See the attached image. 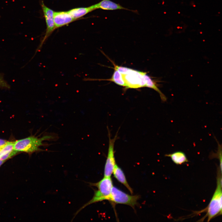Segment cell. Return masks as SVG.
<instances>
[{
	"instance_id": "6da1fadb",
	"label": "cell",
	"mask_w": 222,
	"mask_h": 222,
	"mask_svg": "<svg viewBox=\"0 0 222 222\" xmlns=\"http://www.w3.org/2000/svg\"><path fill=\"white\" fill-rule=\"evenodd\" d=\"M91 185L97 187V190L95 191L92 198L81 208L76 212L75 215L88 205L104 200H109L113 186L110 177H104L99 182L95 183H91Z\"/></svg>"
},
{
	"instance_id": "7a4b0ae2",
	"label": "cell",
	"mask_w": 222,
	"mask_h": 222,
	"mask_svg": "<svg viewBox=\"0 0 222 222\" xmlns=\"http://www.w3.org/2000/svg\"><path fill=\"white\" fill-rule=\"evenodd\" d=\"M218 172L217 187L207 208L206 216L208 221L218 215L222 214V172L220 169Z\"/></svg>"
},
{
	"instance_id": "3957f363",
	"label": "cell",
	"mask_w": 222,
	"mask_h": 222,
	"mask_svg": "<svg viewBox=\"0 0 222 222\" xmlns=\"http://www.w3.org/2000/svg\"><path fill=\"white\" fill-rule=\"evenodd\" d=\"M54 138L52 135H46L38 138L34 136L17 140L14 142V150L18 151L32 153L40 150V146L43 145V142Z\"/></svg>"
},
{
	"instance_id": "277c9868",
	"label": "cell",
	"mask_w": 222,
	"mask_h": 222,
	"mask_svg": "<svg viewBox=\"0 0 222 222\" xmlns=\"http://www.w3.org/2000/svg\"><path fill=\"white\" fill-rule=\"evenodd\" d=\"M140 198L139 195H129L113 186L108 200L116 204L127 205L134 209Z\"/></svg>"
},
{
	"instance_id": "5b68a950",
	"label": "cell",
	"mask_w": 222,
	"mask_h": 222,
	"mask_svg": "<svg viewBox=\"0 0 222 222\" xmlns=\"http://www.w3.org/2000/svg\"><path fill=\"white\" fill-rule=\"evenodd\" d=\"M146 73L130 68L126 74H122L126 88H138L145 87L144 75Z\"/></svg>"
},
{
	"instance_id": "8992f818",
	"label": "cell",
	"mask_w": 222,
	"mask_h": 222,
	"mask_svg": "<svg viewBox=\"0 0 222 222\" xmlns=\"http://www.w3.org/2000/svg\"><path fill=\"white\" fill-rule=\"evenodd\" d=\"M108 129L109 138V146L104 169V177H105L111 176L116 164L114 156V146L115 142L117 138V134H116L113 138L111 139L110 137V133L108 128Z\"/></svg>"
},
{
	"instance_id": "52a82bcc",
	"label": "cell",
	"mask_w": 222,
	"mask_h": 222,
	"mask_svg": "<svg viewBox=\"0 0 222 222\" xmlns=\"http://www.w3.org/2000/svg\"><path fill=\"white\" fill-rule=\"evenodd\" d=\"M41 6L46 23L47 29L45 36L37 49L36 52L41 49L46 39L55 28L54 20V11L45 6L43 2L42 3Z\"/></svg>"
},
{
	"instance_id": "ba28073f",
	"label": "cell",
	"mask_w": 222,
	"mask_h": 222,
	"mask_svg": "<svg viewBox=\"0 0 222 222\" xmlns=\"http://www.w3.org/2000/svg\"><path fill=\"white\" fill-rule=\"evenodd\" d=\"M53 17L55 28L60 27L74 20L68 11L54 12Z\"/></svg>"
},
{
	"instance_id": "9c48e42d",
	"label": "cell",
	"mask_w": 222,
	"mask_h": 222,
	"mask_svg": "<svg viewBox=\"0 0 222 222\" xmlns=\"http://www.w3.org/2000/svg\"><path fill=\"white\" fill-rule=\"evenodd\" d=\"M94 10L101 9L106 10L124 9L128 10L119 4L110 0H102L100 2L92 6Z\"/></svg>"
},
{
	"instance_id": "30bf717a",
	"label": "cell",
	"mask_w": 222,
	"mask_h": 222,
	"mask_svg": "<svg viewBox=\"0 0 222 222\" xmlns=\"http://www.w3.org/2000/svg\"><path fill=\"white\" fill-rule=\"evenodd\" d=\"M114 177L120 183L123 184L130 192L133 193V191L127 182L122 170L116 164L113 171Z\"/></svg>"
},
{
	"instance_id": "8fae6325",
	"label": "cell",
	"mask_w": 222,
	"mask_h": 222,
	"mask_svg": "<svg viewBox=\"0 0 222 222\" xmlns=\"http://www.w3.org/2000/svg\"><path fill=\"white\" fill-rule=\"evenodd\" d=\"M94 10L92 6L88 7L74 8L68 11L74 20L80 18Z\"/></svg>"
},
{
	"instance_id": "7c38bea8",
	"label": "cell",
	"mask_w": 222,
	"mask_h": 222,
	"mask_svg": "<svg viewBox=\"0 0 222 222\" xmlns=\"http://www.w3.org/2000/svg\"><path fill=\"white\" fill-rule=\"evenodd\" d=\"M165 156L170 157L173 162L177 165H181L188 162L185 154L181 151L166 154Z\"/></svg>"
},
{
	"instance_id": "4fadbf2b",
	"label": "cell",
	"mask_w": 222,
	"mask_h": 222,
	"mask_svg": "<svg viewBox=\"0 0 222 222\" xmlns=\"http://www.w3.org/2000/svg\"><path fill=\"white\" fill-rule=\"evenodd\" d=\"M144 77L146 81L145 87L150 88L155 90L159 94L162 101L163 102L166 101L167 100L166 97L158 88L156 82L151 79L146 73L144 75Z\"/></svg>"
},
{
	"instance_id": "5bb4252c",
	"label": "cell",
	"mask_w": 222,
	"mask_h": 222,
	"mask_svg": "<svg viewBox=\"0 0 222 222\" xmlns=\"http://www.w3.org/2000/svg\"><path fill=\"white\" fill-rule=\"evenodd\" d=\"M106 80L112 81L118 85L125 87V83L122 74L116 69H114L111 78Z\"/></svg>"
},
{
	"instance_id": "9a60e30c",
	"label": "cell",
	"mask_w": 222,
	"mask_h": 222,
	"mask_svg": "<svg viewBox=\"0 0 222 222\" xmlns=\"http://www.w3.org/2000/svg\"><path fill=\"white\" fill-rule=\"evenodd\" d=\"M14 142H9L0 148V156L14 150Z\"/></svg>"
},
{
	"instance_id": "2e32d148",
	"label": "cell",
	"mask_w": 222,
	"mask_h": 222,
	"mask_svg": "<svg viewBox=\"0 0 222 222\" xmlns=\"http://www.w3.org/2000/svg\"><path fill=\"white\" fill-rule=\"evenodd\" d=\"M18 152L14 150L0 156V160L5 161L14 155Z\"/></svg>"
},
{
	"instance_id": "e0dca14e",
	"label": "cell",
	"mask_w": 222,
	"mask_h": 222,
	"mask_svg": "<svg viewBox=\"0 0 222 222\" xmlns=\"http://www.w3.org/2000/svg\"><path fill=\"white\" fill-rule=\"evenodd\" d=\"M0 87L2 88H9L10 86L0 74Z\"/></svg>"
},
{
	"instance_id": "ac0fdd59",
	"label": "cell",
	"mask_w": 222,
	"mask_h": 222,
	"mask_svg": "<svg viewBox=\"0 0 222 222\" xmlns=\"http://www.w3.org/2000/svg\"><path fill=\"white\" fill-rule=\"evenodd\" d=\"M8 142L6 140L0 139V148L6 144Z\"/></svg>"
},
{
	"instance_id": "d6986e66",
	"label": "cell",
	"mask_w": 222,
	"mask_h": 222,
	"mask_svg": "<svg viewBox=\"0 0 222 222\" xmlns=\"http://www.w3.org/2000/svg\"><path fill=\"white\" fill-rule=\"evenodd\" d=\"M5 161L0 160V166Z\"/></svg>"
},
{
	"instance_id": "ffe728a7",
	"label": "cell",
	"mask_w": 222,
	"mask_h": 222,
	"mask_svg": "<svg viewBox=\"0 0 222 222\" xmlns=\"http://www.w3.org/2000/svg\"></svg>"
}]
</instances>
